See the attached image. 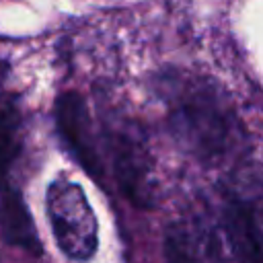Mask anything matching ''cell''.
<instances>
[{
	"mask_svg": "<svg viewBox=\"0 0 263 263\" xmlns=\"http://www.w3.org/2000/svg\"><path fill=\"white\" fill-rule=\"evenodd\" d=\"M45 212L58 249L72 261H86L99 247V224L84 189L55 179L45 191Z\"/></svg>",
	"mask_w": 263,
	"mask_h": 263,
	"instance_id": "6da1fadb",
	"label": "cell"
},
{
	"mask_svg": "<svg viewBox=\"0 0 263 263\" xmlns=\"http://www.w3.org/2000/svg\"><path fill=\"white\" fill-rule=\"evenodd\" d=\"M109 152L113 158L115 181L121 193L140 210L154 205V175L148 152L125 132L109 134Z\"/></svg>",
	"mask_w": 263,
	"mask_h": 263,
	"instance_id": "277c9868",
	"label": "cell"
},
{
	"mask_svg": "<svg viewBox=\"0 0 263 263\" xmlns=\"http://www.w3.org/2000/svg\"><path fill=\"white\" fill-rule=\"evenodd\" d=\"M0 232L10 247L23 249L29 255H41V240L29 208L21 191L10 185L0 189Z\"/></svg>",
	"mask_w": 263,
	"mask_h": 263,
	"instance_id": "5b68a950",
	"label": "cell"
},
{
	"mask_svg": "<svg viewBox=\"0 0 263 263\" xmlns=\"http://www.w3.org/2000/svg\"><path fill=\"white\" fill-rule=\"evenodd\" d=\"M173 125L183 144L189 146L199 158L216 160L226 150L230 138V119L210 92H193L183 97L173 111Z\"/></svg>",
	"mask_w": 263,
	"mask_h": 263,
	"instance_id": "7a4b0ae2",
	"label": "cell"
},
{
	"mask_svg": "<svg viewBox=\"0 0 263 263\" xmlns=\"http://www.w3.org/2000/svg\"><path fill=\"white\" fill-rule=\"evenodd\" d=\"M55 125L58 134L70 152V156L78 162L80 168L86 171L92 179L101 183L103 164L97 150V140L92 132V121L86 109L84 99L76 90L62 92L55 101Z\"/></svg>",
	"mask_w": 263,
	"mask_h": 263,
	"instance_id": "3957f363",
	"label": "cell"
},
{
	"mask_svg": "<svg viewBox=\"0 0 263 263\" xmlns=\"http://www.w3.org/2000/svg\"><path fill=\"white\" fill-rule=\"evenodd\" d=\"M21 148V119L18 113L0 103V189L10 185V171Z\"/></svg>",
	"mask_w": 263,
	"mask_h": 263,
	"instance_id": "52a82bcc",
	"label": "cell"
},
{
	"mask_svg": "<svg viewBox=\"0 0 263 263\" xmlns=\"http://www.w3.org/2000/svg\"><path fill=\"white\" fill-rule=\"evenodd\" d=\"M224 230L228 236L230 247L234 249L236 257L259 261V247L261 234L257 218L249 203L230 201L224 210Z\"/></svg>",
	"mask_w": 263,
	"mask_h": 263,
	"instance_id": "8992f818",
	"label": "cell"
}]
</instances>
